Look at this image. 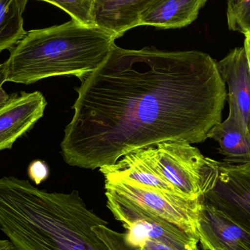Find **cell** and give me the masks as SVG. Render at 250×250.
Returning <instances> with one entry per match:
<instances>
[{"mask_svg":"<svg viewBox=\"0 0 250 250\" xmlns=\"http://www.w3.org/2000/svg\"><path fill=\"white\" fill-rule=\"evenodd\" d=\"M76 92L61 154L70 166L92 170L164 141L204 142L222 121L227 97L208 54L117 45Z\"/></svg>","mask_w":250,"mask_h":250,"instance_id":"obj_1","label":"cell"},{"mask_svg":"<svg viewBox=\"0 0 250 250\" xmlns=\"http://www.w3.org/2000/svg\"><path fill=\"white\" fill-rule=\"evenodd\" d=\"M108 224L77 190L48 192L26 179L0 178V230L18 250H109L93 230Z\"/></svg>","mask_w":250,"mask_h":250,"instance_id":"obj_2","label":"cell"},{"mask_svg":"<svg viewBox=\"0 0 250 250\" xmlns=\"http://www.w3.org/2000/svg\"><path fill=\"white\" fill-rule=\"evenodd\" d=\"M115 41L104 29L74 20L26 32L4 62L7 82L29 85L60 76L83 82L106 60Z\"/></svg>","mask_w":250,"mask_h":250,"instance_id":"obj_3","label":"cell"},{"mask_svg":"<svg viewBox=\"0 0 250 250\" xmlns=\"http://www.w3.org/2000/svg\"><path fill=\"white\" fill-rule=\"evenodd\" d=\"M184 140L155 145V159L163 179L178 193L195 200L202 198L214 185L219 162L204 157L196 147Z\"/></svg>","mask_w":250,"mask_h":250,"instance_id":"obj_4","label":"cell"},{"mask_svg":"<svg viewBox=\"0 0 250 250\" xmlns=\"http://www.w3.org/2000/svg\"><path fill=\"white\" fill-rule=\"evenodd\" d=\"M105 196L107 207L126 230L125 239L129 246L141 248L146 241L155 240L174 250H198V236L113 191L105 189Z\"/></svg>","mask_w":250,"mask_h":250,"instance_id":"obj_5","label":"cell"},{"mask_svg":"<svg viewBox=\"0 0 250 250\" xmlns=\"http://www.w3.org/2000/svg\"><path fill=\"white\" fill-rule=\"evenodd\" d=\"M105 189L132 201L139 207L198 236V212L202 200L189 199L121 179L105 180Z\"/></svg>","mask_w":250,"mask_h":250,"instance_id":"obj_6","label":"cell"},{"mask_svg":"<svg viewBox=\"0 0 250 250\" xmlns=\"http://www.w3.org/2000/svg\"><path fill=\"white\" fill-rule=\"evenodd\" d=\"M202 202L250 233V162H219V173Z\"/></svg>","mask_w":250,"mask_h":250,"instance_id":"obj_7","label":"cell"},{"mask_svg":"<svg viewBox=\"0 0 250 250\" xmlns=\"http://www.w3.org/2000/svg\"><path fill=\"white\" fill-rule=\"evenodd\" d=\"M47 102L39 91L13 93L0 103V151L14 143L43 117Z\"/></svg>","mask_w":250,"mask_h":250,"instance_id":"obj_8","label":"cell"},{"mask_svg":"<svg viewBox=\"0 0 250 250\" xmlns=\"http://www.w3.org/2000/svg\"><path fill=\"white\" fill-rule=\"evenodd\" d=\"M100 171L105 180L125 179L151 189L181 195L162 176L156 162L155 145L133 150L119 159L115 164L100 167Z\"/></svg>","mask_w":250,"mask_h":250,"instance_id":"obj_9","label":"cell"},{"mask_svg":"<svg viewBox=\"0 0 250 250\" xmlns=\"http://www.w3.org/2000/svg\"><path fill=\"white\" fill-rule=\"evenodd\" d=\"M197 233L204 250H250V233L203 202L198 212Z\"/></svg>","mask_w":250,"mask_h":250,"instance_id":"obj_10","label":"cell"},{"mask_svg":"<svg viewBox=\"0 0 250 250\" xmlns=\"http://www.w3.org/2000/svg\"><path fill=\"white\" fill-rule=\"evenodd\" d=\"M217 64L220 76L228 85L229 111L235 113L250 130V73L245 48H234Z\"/></svg>","mask_w":250,"mask_h":250,"instance_id":"obj_11","label":"cell"},{"mask_svg":"<svg viewBox=\"0 0 250 250\" xmlns=\"http://www.w3.org/2000/svg\"><path fill=\"white\" fill-rule=\"evenodd\" d=\"M156 0H95V25L112 35L116 39L140 26L144 12Z\"/></svg>","mask_w":250,"mask_h":250,"instance_id":"obj_12","label":"cell"},{"mask_svg":"<svg viewBox=\"0 0 250 250\" xmlns=\"http://www.w3.org/2000/svg\"><path fill=\"white\" fill-rule=\"evenodd\" d=\"M207 0H156L144 12L140 26L159 29H179L191 24L198 18Z\"/></svg>","mask_w":250,"mask_h":250,"instance_id":"obj_13","label":"cell"},{"mask_svg":"<svg viewBox=\"0 0 250 250\" xmlns=\"http://www.w3.org/2000/svg\"><path fill=\"white\" fill-rule=\"evenodd\" d=\"M208 138L218 143L219 151L226 157V161L250 162V132L235 113L229 111L227 119L210 130Z\"/></svg>","mask_w":250,"mask_h":250,"instance_id":"obj_14","label":"cell"},{"mask_svg":"<svg viewBox=\"0 0 250 250\" xmlns=\"http://www.w3.org/2000/svg\"><path fill=\"white\" fill-rule=\"evenodd\" d=\"M23 13L18 0H0V52L13 48L26 34Z\"/></svg>","mask_w":250,"mask_h":250,"instance_id":"obj_15","label":"cell"},{"mask_svg":"<svg viewBox=\"0 0 250 250\" xmlns=\"http://www.w3.org/2000/svg\"><path fill=\"white\" fill-rule=\"evenodd\" d=\"M60 7L72 17V20L88 26L94 23L93 10L95 0H40Z\"/></svg>","mask_w":250,"mask_h":250,"instance_id":"obj_16","label":"cell"},{"mask_svg":"<svg viewBox=\"0 0 250 250\" xmlns=\"http://www.w3.org/2000/svg\"><path fill=\"white\" fill-rule=\"evenodd\" d=\"M227 5L229 29L245 33L250 29V0H227Z\"/></svg>","mask_w":250,"mask_h":250,"instance_id":"obj_17","label":"cell"},{"mask_svg":"<svg viewBox=\"0 0 250 250\" xmlns=\"http://www.w3.org/2000/svg\"><path fill=\"white\" fill-rule=\"evenodd\" d=\"M93 230L109 250H141L140 248L129 246L125 241L124 233L115 231L108 226H95Z\"/></svg>","mask_w":250,"mask_h":250,"instance_id":"obj_18","label":"cell"},{"mask_svg":"<svg viewBox=\"0 0 250 250\" xmlns=\"http://www.w3.org/2000/svg\"><path fill=\"white\" fill-rule=\"evenodd\" d=\"M28 176L34 183L40 185L49 176V167L42 160H34L28 167Z\"/></svg>","mask_w":250,"mask_h":250,"instance_id":"obj_19","label":"cell"},{"mask_svg":"<svg viewBox=\"0 0 250 250\" xmlns=\"http://www.w3.org/2000/svg\"><path fill=\"white\" fill-rule=\"evenodd\" d=\"M141 249V250H174L170 247L155 240L146 241Z\"/></svg>","mask_w":250,"mask_h":250,"instance_id":"obj_20","label":"cell"},{"mask_svg":"<svg viewBox=\"0 0 250 250\" xmlns=\"http://www.w3.org/2000/svg\"><path fill=\"white\" fill-rule=\"evenodd\" d=\"M7 82L6 79L5 67H4V63H0V103L4 101L8 94L3 89V84Z\"/></svg>","mask_w":250,"mask_h":250,"instance_id":"obj_21","label":"cell"},{"mask_svg":"<svg viewBox=\"0 0 250 250\" xmlns=\"http://www.w3.org/2000/svg\"><path fill=\"white\" fill-rule=\"evenodd\" d=\"M244 35H245V45H244V48H245V53H246L250 73V29L246 31L244 33Z\"/></svg>","mask_w":250,"mask_h":250,"instance_id":"obj_22","label":"cell"},{"mask_svg":"<svg viewBox=\"0 0 250 250\" xmlns=\"http://www.w3.org/2000/svg\"><path fill=\"white\" fill-rule=\"evenodd\" d=\"M0 250H18L10 239H0Z\"/></svg>","mask_w":250,"mask_h":250,"instance_id":"obj_23","label":"cell"},{"mask_svg":"<svg viewBox=\"0 0 250 250\" xmlns=\"http://www.w3.org/2000/svg\"><path fill=\"white\" fill-rule=\"evenodd\" d=\"M18 1H19V4H20L22 10H24L25 7H26L29 0H18Z\"/></svg>","mask_w":250,"mask_h":250,"instance_id":"obj_24","label":"cell"},{"mask_svg":"<svg viewBox=\"0 0 250 250\" xmlns=\"http://www.w3.org/2000/svg\"><path fill=\"white\" fill-rule=\"evenodd\" d=\"M249 129H250V120H249Z\"/></svg>","mask_w":250,"mask_h":250,"instance_id":"obj_25","label":"cell"}]
</instances>
